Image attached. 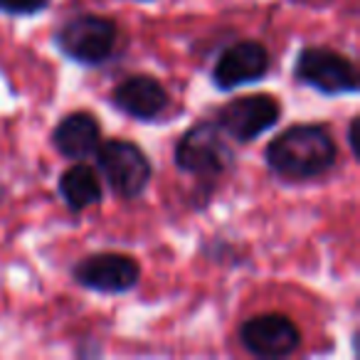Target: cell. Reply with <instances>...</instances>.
I'll use <instances>...</instances> for the list:
<instances>
[{
    "instance_id": "1",
    "label": "cell",
    "mask_w": 360,
    "mask_h": 360,
    "mask_svg": "<svg viewBox=\"0 0 360 360\" xmlns=\"http://www.w3.org/2000/svg\"><path fill=\"white\" fill-rule=\"evenodd\" d=\"M338 141L326 121H296L281 129L262 150L266 170L284 186H306L338 165Z\"/></svg>"
},
{
    "instance_id": "2",
    "label": "cell",
    "mask_w": 360,
    "mask_h": 360,
    "mask_svg": "<svg viewBox=\"0 0 360 360\" xmlns=\"http://www.w3.org/2000/svg\"><path fill=\"white\" fill-rule=\"evenodd\" d=\"M173 165L180 175L195 180L191 193V207L205 210L220 191L222 180L235 170L237 150L217 124L205 116L188 126L173 146Z\"/></svg>"
},
{
    "instance_id": "3",
    "label": "cell",
    "mask_w": 360,
    "mask_h": 360,
    "mask_svg": "<svg viewBox=\"0 0 360 360\" xmlns=\"http://www.w3.org/2000/svg\"><path fill=\"white\" fill-rule=\"evenodd\" d=\"M52 45L67 62L84 70H101L114 60L119 50V22L99 13H77L57 22Z\"/></svg>"
},
{
    "instance_id": "4",
    "label": "cell",
    "mask_w": 360,
    "mask_h": 360,
    "mask_svg": "<svg viewBox=\"0 0 360 360\" xmlns=\"http://www.w3.org/2000/svg\"><path fill=\"white\" fill-rule=\"evenodd\" d=\"M291 79L296 86H304L328 99L355 96L360 91V72L355 62L328 45L299 47L291 65Z\"/></svg>"
},
{
    "instance_id": "5",
    "label": "cell",
    "mask_w": 360,
    "mask_h": 360,
    "mask_svg": "<svg viewBox=\"0 0 360 360\" xmlns=\"http://www.w3.org/2000/svg\"><path fill=\"white\" fill-rule=\"evenodd\" d=\"M94 165L101 180L119 200H141L153 180V163L148 153L131 139H101L94 153Z\"/></svg>"
},
{
    "instance_id": "6",
    "label": "cell",
    "mask_w": 360,
    "mask_h": 360,
    "mask_svg": "<svg viewBox=\"0 0 360 360\" xmlns=\"http://www.w3.org/2000/svg\"><path fill=\"white\" fill-rule=\"evenodd\" d=\"M284 116V104L269 91H255V94L232 96L222 106L212 109L210 119L217 129L237 146H250L271 129Z\"/></svg>"
},
{
    "instance_id": "7",
    "label": "cell",
    "mask_w": 360,
    "mask_h": 360,
    "mask_svg": "<svg viewBox=\"0 0 360 360\" xmlns=\"http://www.w3.org/2000/svg\"><path fill=\"white\" fill-rule=\"evenodd\" d=\"M70 276L79 289L101 296H124L139 289L141 262L126 252H91L72 264Z\"/></svg>"
},
{
    "instance_id": "8",
    "label": "cell",
    "mask_w": 360,
    "mask_h": 360,
    "mask_svg": "<svg viewBox=\"0 0 360 360\" xmlns=\"http://www.w3.org/2000/svg\"><path fill=\"white\" fill-rule=\"evenodd\" d=\"M237 343L252 358L281 360L304 345V333L291 316L281 311H264L237 326Z\"/></svg>"
},
{
    "instance_id": "9",
    "label": "cell",
    "mask_w": 360,
    "mask_h": 360,
    "mask_svg": "<svg viewBox=\"0 0 360 360\" xmlns=\"http://www.w3.org/2000/svg\"><path fill=\"white\" fill-rule=\"evenodd\" d=\"M271 75V52L262 40H235L225 45L217 52L215 62H212L210 72V84L215 91L230 94L235 89L250 84H259Z\"/></svg>"
},
{
    "instance_id": "10",
    "label": "cell",
    "mask_w": 360,
    "mask_h": 360,
    "mask_svg": "<svg viewBox=\"0 0 360 360\" xmlns=\"http://www.w3.org/2000/svg\"><path fill=\"white\" fill-rule=\"evenodd\" d=\"M109 104L121 116L139 124H158L170 109V91L158 77L148 72H136L116 82L109 91Z\"/></svg>"
},
{
    "instance_id": "11",
    "label": "cell",
    "mask_w": 360,
    "mask_h": 360,
    "mask_svg": "<svg viewBox=\"0 0 360 360\" xmlns=\"http://www.w3.org/2000/svg\"><path fill=\"white\" fill-rule=\"evenodd\" d=\"M101 139H104L101 121L89 109H75L70 114L60 116V121L50 134L52 148L70 163L94 158Z\"/></svg>"
},
{
    "instance_id": "12",
    "label": "cell",
    "mask_w": 360,
    "mask_h": 360,
    "mask_svg": "<svg viewBox=\"0 0 360 360\" xmlns=\"http://www.w3.org/2000/svg\"><path fill=\"white\" fill-rule=\"evenodd\" d=\"M57 198L72 215L101 205L104 202V180H101L96 165L86 163V160H75L70 168L62 170L57 178Z\"/></svg>"
},
{
    "instance_id": "13",
    "label": "cell",
    "mask_w": 360,
    "mask_h": 360,
    "mask_svg": "<svg viewBox=\"0 0 360 360\" xmlns=\"http://www.w3.org/2000/svg\"><path fill=\"white\" fill-rule=\"evenodd\" d=\"M200 252L205 255V259H210L212 264H222L230 266V269H237V266L247 264V255L237 242L227 240V237L217 235V237H207L202 240Z\"/></svg>"
},
{
    "instance_id": "14",
    "label": "cell",
    "mask_w": 360,
    "mask_h": 360,
    "mask_svg": "<svg viewBox=\"0 0 360 360\" xmlns=\"http://www.w3.org/2000/svg\"><path fill=\"white\" fill-rule=\"evenodd\" d=\"M52 0H0V15L6 18H35L50 11Z\"/></svg>"
},
{
    "instance_id": "15",
    "label": "cell",
    "mask_w": 360,
    "mask_h": 360,
    "mask_svg": "<svg viewBox=\"0 0 360 360\" xmlns=\"http://www.w3.org/2000/svg\"><path fill=\"white\" fill-rule=\"evenodd\" d=\"M358 129H360V116L353 114L345 124V146H348L353 160H360V150H358Z\"/></svg>"
},
{
    "instance_id": "16",
    "label": "cell",
    "mask_w": 360,
    "mask_h": 360,
    "mask_svg": "<svg viewBox=\"0 0 360 360\" xmlns=\"http://www.w3.org/2000/svg\"><path fill=\"white\" fill-rule=\"evenodd\" d=\"M6 198H8V186L3 183V178H0V205L6 202Z\"/></svg>"
},
{
    "instance_id": "17",
    "label": "cell",
    "mask_w": 360,
    "mask_h": 360,
    "mask_svg": "<svg viewBox=\"0 0 360 360\" xmlns=\"http://www.w3.org/2000/svg\"><path fill=\"white\" fill-rule=\"evenodd\" d=\"M134 3H155V0H134Z\"/></svg>"
}]
</instances>
